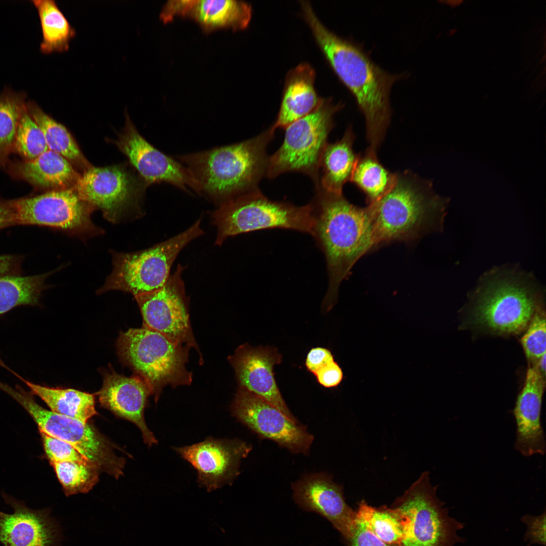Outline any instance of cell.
<instances>
[{
  "instance_id": "obj_1",
  "label": "cell",
  "mask_w": 546,
  "mask_h": 546,
  "mask_svg": "<svg viewBox=\"0 0 546 546\" xmlns=\"http://www.w3.org/2000/svg\"><path fill=\"white\" fill-rule=\"evenodd\" d=\"M300 5L304 18L325 58L355 98L365 118L368 148L377 152L390 121L391 87L403 74L388 73L374 63L357 46L330 31L308 2H302Z\"/></svg>"
},
{
  "instance_id": "obj_2",
  "label": "cell",
  "mask_w": 546,
  "mask_h": 546,
  "mask_svg": "<svg viewBox=\"0 0 546 546\" xmlns=\"http://www.w3.org/2000/svg\"><path fill=\"white\" fill-rule=\"evenodd\" d=\"M315 188L311 203L314 218L311 235L326 258L329 282L323 307L328 310L354 264L378 245L367 206L354 205L343 194Z\"/></svg>"
},
{
  "instance_id": "obj_3",
  "label": "cell",
  "mask_w": 546,
  "mask_h": 546,
  "mask_svg": "<svg viewBox=\"0 0 546 546\" xmlns=\"http://www.w3.org/2000/svg\"><path fill=\"white\" fill-rule=\"evenodd\" d=\"M275 130L271 126L249 140L176 159L195 180L199 194L219 206L258 189L259 181L266 174V148Z\"/></svg>"
},
{
  "instance_id": "obj_4",
  "label": "cell",
  "mask_w": 546,
  "mask_h": 546,
  "mask_svg": "<svg viewBox=\"0 0 546 546\" xmlns=\"http://www.w3.org/2000/svg\"><path fill=\"white\" fill-rule=\"evenodd\" d=\"M448 200L435 193L429 180L410 170L396 173L391 190L367 205L378 246L412 241L440 229Z\"/></svg>"
},
{
  "instance_id": "obj_5",
  "label": "cell",
  "mask_w": 546,
  "mask_h": 546,
  "mask_svg": "<svg viewBox=\"0 0 546 546\" xmlns=\"http://www.w3.org/2000/svg\"><path fill=\"white\" fill-rule=\"evenodd\" d=\"M117 348L120 359L147 383L156 402L165 386L191 383L186 367L190 348L156 331L143 326L121 332Z\"/></svg>"
},
{
  "instance_id": "obj_6",
  "label": "cell",
  "mask_w": 546,
  "mask_h": 546,
  "mask_svg": "<svg viewBox=\"0 0 546 546\" xmlns=\"http://www.w3.org/2000/svg\"><path fill=\"white\" fill-rule=\"evenodd\" d=\"M211 218L217 229L215 244L219 246L230 237L266 229H290L311 235L314 224L311 203L298 206L272 201L259 189L219 205Z\"/></svg>"
},
{
  "instance_id": "obj_7",
  "label": "cell",
  "mask_w": 546,
  "mask_h": 546,
  "mask_svg": "<svg viewBox=\"0 0 546 546\" xmlns=\"http://www.w3.org/2000/svg\"><path fill=\"white\" fill-rule=\"evenodd\" d=\"M428 472H423L391 507L398 515L403 535L399 546H455L466 540L458 532L465 524L449 515L437 496Z\"/></svg>"
},
{
  "instance_id": "obj_8",
  "label": "cell",
  "mask_w": 546,
  "mask_h": 546,
  "mask_svg": "<svg viewBox=\"0 0 546 546\" xmlns=\"http://www.w3.org/2000/svg\"><path fill=\"white\" fill-rule=\"evenodd\" d=\"M343 105L321 99L312 112L288 125L282 145L268 158L266 176L272 179L287 172H300L316 187L321 158L334 126L333 117Z\"/></svg>"
},
{
  "instance_id": "obj_9",
  "label": "cell",
  "mask_w": 546,
  "mask_h": 546,
  "mask_svg": "<svg viewBox=\"0 0 546 546\" xmlns=\"http://www.w3.org/2000/svg\"><path fill=\"white\" fill-rule=\"evenodd\" d=\"M201 219L183 232L148 249L132 253L113 251V269L100 293L110 290L134 296L161 288L169 278L171 267L180 251L203 234Z\"/></svg>"
},
{
  "instance_id": "obj_10",
  "label": "cell",
  "mask_w": 546,
  "mask_h": 546,
  "mask_svg": "<svg viewBox=\"0 0 546 546\" xmlns=\"http://www.w3.org/2000/svg\"><path fill=\"white\" fill-rule=\"evenodd\" d=\"M480 287L474 316L478 324L494 332L519 333L539 309L534 286L517 275L493 274Z\"/></svg>"
},
{
  "instance_id": "obj_11",
  "label": "cell",
  "mask_w": 546,
  "mask_h": 546,
  "mask_svg": "<svg viewBox=\"0 0 546 546\" xmlns=\"http://www.w3.org/2000/svg\"><path fill=\"white\" fill-rule=\"evenodd\" d=\"M6 392L29 413L39 432L68 443L98 471L116 478L123 474L125 460L118 457L109 441L87 422L44 408L20 386H9Z\"/></svg>"
},
{
  "instance_id": "obj_12",
  "label": "cell",
  "mask_w": 546,
  "mask_h": 546,
  "mask_svg": "<svg viewBox=\"0 0 546 546\" xmlns=\"http://www.w3.org/2000/svg\"><path fill=\"white\" fill-rule=\"evenodd\" d=\"M13 203L17 224L55 228L79 236L103 232L90 219L94 208L72 188L13 200Z\"/></svg>"
},
{
  "instance_id": "obj_13",
  "label": "cell",
  "mask_w": 546,
  "mask_h": 546,
  "mask_svg": "<svg viewBox=\"0 0 546 546\" xmlns=\"http://www.w3.org/2000/svg\"><path fill=\"white\" fill-rule=\"evenodd\" d=\"M183 269L178 265L161 288L134 297L142 314L143 326L176 344L198 350L190 322L188 299L181 278Z\"/></svg>"
},
{
  "instance_id": "obj_14",
  "label": "cell",
  "mask_w": 546,
  "mask_h": 546,
  "mask_svg": "<svg viewBox=\"0 0 546 546\" xmlns=\"http://www.w3.org/2000/svg\"><path fill=\"white\" fill-rule=\"evenodd\" d=\"M231 412L260 437L271 440L292 453L308 454L313 436L299 422L291 420L260 397L239 387Z\"/></svg>"
},
{
  "instance_id": "obj_15",
  "label": "cell",
  "mask_w": 546,
  "mask_h": 546,
  "mask_svg": "<svg viewBox=\"0 0 546 546\" xmlns=\"http://www.w3.org/2000/svg\"><path fill=\"white\" fill-rule=\"evenodd\" d=\"M74 189L81 200L100 209L112 223L120 221L132 209L141 210L139 187L119 166L91 167L80 175Z\"/></svg>"
},
{
  "instance_id": "obj_16",
  "label": "cell",
  "mask_w": 546,
  "mask_h": 546,
  "mask_svg": "<svg viewBox=\"0 0 546 546\" xmlns=\"http://www.w3.org/2000/svg\"><path fill=\"white\" fill-rule=\"evenodd\" d=\"M174 449L197 470L199 485L211 491L234 480L239 474L241 460L252 447L239 439L209 437L202 442Z\"/></svg>"
},
{
  "instance_id": "obj_17",
  "label": "cell",
  "mask_w": 546,
  "mask_h": 546,
  "mask_svg": "<svg viewBox=\"0 0 546 546\" xmlns=\"http://www.w3.org/2000/svg\"><path fill=\"white\" fill-rule=\"evenodd\" d=\"M116 144L147 184L167 183L187 192L193 190L199 194L198 186L186 167L151 145L128 116Z\"/></svg>"
},
{
  "instance_id": "obj_18",
  "label": "cell",
  "mask_w": 546,
  "mask_h": 546,
  "mask_svg": "<svg viewBox=\"0 0 546 546\" xmlns=\"http://www.w3.org/2000/svg\"><path fill=\"white\" fill-rule=\"evenodd\" d=\"M275 347L240 346L229 357L239 384L243 388L265 400L287 416L299 422L289 410L276 383L274 367L282 361Z\"/></svg>"
},
{
  "instance_id": "obj_19",
  "label": "cell",
  "mask_w": 546,
  "mask_h": 546,
  "mask_svg": "<svg viewBox=\"0 0 546 546\" xmlns=\"http://www.w3.org/2000/svg\"><path fill=\"white\" fill-rule=\"evenodd\" d=\"M293 498L303 509L318 514L330 521L346 539L355 519L346 503L342 486L327 474L307 475L292 485Z\"/></svg>"
},
{
  "instance_id": "obj_20",
  "label": "cell",
  "mask_w": 546,
  "mask_h": 546,
  "mask_svg": "<svg viewBox=\"0 0 546 546\" xmlns=\"http://www.w3.org/2000/svg\"><path fill=\"white\" fill-rule=\"evenodd\" d=\"M98 394L103 407L138 427L146 444L151 446L158 443L144 418L147 399L152 392L142 379L135 375L128 377L115 372L106 373Z\"/></svg>"
},
{
  "instance_id": "obj_21",
  "label": "cell",
  "mask_w": 546,
  "mask_h": 546,
  "mask_svg": "<svg viewBox=\"0 0 546 546\" xmlns=\"http://www.w3.org/2000/svg\"><path fill=\"white\" fill-rule=\"evenodd\" d=\"M13 512L0 511V542L5 546H56L60 538L56 522L48 510H33L4 496Z\"/></svg>"
},
{
  "instance_id": "obj_22",
  "label": "cell",
  "mask_w": 546,
  "mask_h": 546,
  "mask_svg": "<svg viewBox=\"0 0 546 546\" xmlns=\"http://www.w3.org/2000/svg\"><path fill=\"white\" fill-rule=\"evenodd\" d=\"M544 387L545 378L530 366L513 412L516 424L515 448L527 457L545 453V439L540 418Z\"/></svg>"
},
{
  "instance_id": "obj_23",
  "label": "cell",
  "mask_w": 546,
  "mask_h": 546,
  "mask_svg": "<svg viewBox=\"0 0 546 546\" xmlns=\"http://www.w3.org/2000/svg\"><path fill=\"white\" fill-rule=\"evenodd\" d=\"M315 74L307 63H302L288 72L277 120L273 124L285 129L288 125L312 112L321 99L314 87Z\"/></svg>"
},
{
  "instance_id": "obj_24",
  "label": "cell",
  "mask_w": 546,
  "mask_h": 546,
  "mask_svg": "<svg viewBox=\"0 0 546 546\" xmlns=\"http://www.w3.org/2000/svg\"><path fill=\"white\" fill-rule=\"evenodd\" d=\"M251 17V5L236 0H192L186 16L197 22L206 33L223 28L244 29Z\"/></svg>"
},
{
  "instance_id": "obj_25",
  "label": "cell",
  "mask_w": 546,
  "mask_h": 546,
  "mask_svg": "<svg viewBox=\"0 0 546 546\" xmlns=\"http://www.w3.org/2000/svg\"><path fill=\"white\" fill-rule=\"evenodd\" d=\"M355 139L350 125L340 140L328 143L321 160L322 175L315 187L328 192L343 194V187L350 181L359 157V154L355 153L353 149Z\"/></svg>"
},
{
  "instance_id": "obj_26",
  "label": "cell",
  "mask_w": 546,
  "mask_h": 546,
  "mask_svg": "<svg viewBox=\"0 0 546 546\" xmlns=\"http://www.w3.org/2000/svg\"><path fill=\"white\" fill-rule=\"evenodd\" d=\"M16 170L32 184L57 190L74 187L80 176L68 160L50 150L34 159L18 164Z\"/></svg>"
},
{
  "instance_id": "obj_27",
  "label": "cell",
  "mask_w": 546,
  "mask_h": 546,
  "mask_svg": "<svg viewBox=\"0 0 546 546\" xmlns=\"http://www.w3.org/2000/svg\"><path fill=\"white\" fill-rule=\"evenodd\" d=\"M29 388L30 393L41 398L52 412L84 422L97 414L94 394L74 389L49 387L18 377Z\"/></svg>"
},
{
  "instance_id": "obj_28",
  "label": "cell",
  "mask_w": 546,
  "mask_h": 546,
  "mask_svg": "<svg viewBox=\"0 0 546 546\" xmlns=\"http://www.w3.org/2000/svg\"><path fill=\"white\" fill-rule=\"evenodd\" d=\"M31 2L37 10L41 26V52L49 54L67 51L76 32L56 2L33 0Z\"/></svg>"
},
{
  "instance_id": "obj_29",
  "label": "cell",
  "mask_w": 546,
  "mask_h": 546,
  "mask_svg": "<svg viewBox=\"0 0 546 546\" xmlns=\"http://www.w3.org/2000/svg\"><path fill=\"white\" fill-rule=\"evenodd\" d=\"M396 173L386 168L379 161L377 152L368 148L359 154L350 179L366 195L367 204L376 202L393 186Z\"/></svg>"
},
{
  "instance_id": "obj_30",
  "label": "cell",
  "mask_w": 546,
  "mask_h": 546,
  "mask_svg": "<svg viewBox=\"0 0 546 546\" xmlns=\"http://www.w3.org/2000/svg\"><path fill=\"white\" fill-rule=\"evenodd\" d=\"M27 109L42 131L50 150L62 155L71 164L85 171L91 167L65 127L49 116L33 102L27 103Z\"/></svg>"
},
{
  "instance_id": "obj_31",
  "label": "cell",
  "mask_w": 546,
  "mask_h": 546,
  "mask_svg": "<svg viewBox=\"0 0 546 546\" xmlns=\"http://www.w3.org/2000/svg\"><path fill=\"white\" fill-rule=\"evenodd\" d=\"M52 273L30 276H0V315L20 305H36L45 281Z\"/></svg>"
},
{
  "instance_id": "obj_32",
  "label": "cell",
  "mask_w": 546,
  "mask_h": 546,
  "mask_svg": "<svg viewBox=\"0 0 546 546\" xmlns=\"http://www.w3.org/2000/svg\"><path fill=\"white\" fill-rule=\"evenodd\" d=\"M26 96L7 87L0 93V164L5 163L14 146L21 116L27 108Z\"/></svg>"
},
{
  "instance_id": "obj_33",
  "label": "cell",
  "mask_w": 546,
  "mask_h": 546,
  "mask_svg": "<svg viewBox=\"0 0 546 546\" xmlns=\"http://www.w3.org/2000/svg\"><path fill=\"white\" fill-rule=\"evenodd\" d=\"M355 517L384 542L399 546L402 527L398 515L391 507L374 508L363 500L355 512Z\"/></svg>"
},
{
  "instance_id": "obj_34",
  "label": "cell",
  "mask_w": 546,
  "mask_h": 546,
  "mask_svg": "<svg viewBox=\"0 0 546 546\" xmlns=\"http://www.w3.org/2000/svg\"><path fill=\"white\" fill-rule=\"evenodd\" d=\"M51 465L67 496L87 493L98 481L99 471L90 464L62 462Z\"/></svg>"
},
{
  "instance_id": "obj_35",
  "label": "cell",
  "mask_w": 546,
  "mask_h": 546,
  "mask_svg": "<svg viewBox=\"0 0 546 546\" xmlns=\"http://www.w3.org/2000/svg\"><path fill=\"white\" fill-rule=\"evenodd\" d=\"M14 146L27 160L34 159L49 150L42 131L27 108L20 120Z\"/></svg>"
},
{
  "instance_id": "obj_36",
  "label": "cell",
  "mask_w": 546,
  "mask_h": 546,
  "mask_svg": "<svg viewBox=\"0 0 546 546\" xmlns=\"http://www.w3.org/2000/svg\"><path fill=\"white\" fill-rule=\"evenodd\" d=\"M528 325L521 339V344L527 357L534 365L545 354L546 332L544 314L538 309Z\"/></svg>"
},
{
  "instance_id": "obj_37",
  "label": "cell",
  "mask_w": 546,
  "mask_h": 546,
  "mask_svg": "<svg viewBox=\"0 0 546 546\" xmlns=\"http://www.w3.org/2000/svg\"><path fill=\"white\" fill-rule=\"evenodd\" d=\"M40 434L46 454L51 464L75 462L91 464L68 443L42 432H40Z\"/></svg>"
},
{
  "instance_id": "obj_38",
  "label": "cell",
  "mask_w": 546,
  "mask_h": 546,
  "mask_svg": "<svg viewBox=\"0 0 546 546\" xmlns=\"http://www.w3.org/2000/svg\"><path fill=\"white\" fill-rule=\"evenodd\" d=\"M545 510L538 516L527 514L521 518L527 526L524 538L528 542V546L533 544L545 545Z\"/></svg>"
},
{
  "instance_id": "obj_39",
  "label": "cell",
  "mask_w": 546,
  "mask_h": 546,
  "mask_svg": "<svg viewBox=\"0 0 546 546\" xmlns=\"http://www.w3.org/2000/svg\"><path fill=\"white\" fill-rule=\"evenodd\" d=\"M346 540L347 546H397L381 540L356 517L354 526Z\"/></svg>"
},
{
  "instance_id": "obj_40",
  "label": "cell",
  "mask_w": 546,
  "mask_h": 546,
  "mask_svg": "<svg viewBox=\"0 0 546 546\" xmlns=\"http://www.w3.org/2000/svg\"><path fill=\"white\" fill-rule=\"evenodd\" d=\"M313 374L319 384L326 388L337 386L341 383L343 377L342 369L334 360L324 366Z\"/></svg>"
},
{
  "instance_id": "obj_41",
  "label": "cell",
  "mask_w": 546,
  "mask_h": 546,
  "mask_svg": "<svg viewBox=\"0 0 546 546\" xmlns=\"http://www.w3.org/2000/svg\"><path fill=\"white\" fill-rule=\"evenodd\" d=\"M334 360V356L328 349L315 347L312 348L308 353L305 360V366L309 372L314 374Z\"/></svg>"
},
{
  "instance_id": "obj_42",
  "label": "cell",
  "mask_w": 546,
  "mask_h": 546,
  "mask_svg": "<svg viewBox=\"0 0 546 546\" xmlns=\"http://www.w3.org/2000/svg\"><path fill=\"white\" fill-rule=\"evenodd\" d=\"M191 0H172L164 5L160 14V19L164 23L173 20L175 17H186Z\"/></svg>"
},
{
  "instance_id": "obj_43",
  "label": "cell",
  "mask_w": 546,
  "mask_h": 546,
  "mask_svg": "<svg viewBox=\"0 0 546 546\" xmlns=\"http://www.w3.org/2000/svg\"><path fill=\"white\" fill-rule=\"evenodd\" d=\"M16 224L13 201H0V229Z\"/></svg>"
},
{
  "instance_id": "obj_44",
  "label": "cell",
  "mask_w": 546,
  "mask_h": 546,
  "mask_svg": "<svg viewBox=\"0 0 546 546\" xmlns=\"http://www.w3.org/2000/svg\"><path fill=\"white\" fill-rule=\"evenodd\" d=\"M19 259L12 255H0V276L10 275L18 267Z\"/></svg>"
},
{
  "instance_id": "obj_45",
  "label": "cell",
  "mask_w": 546,
  "mask_h": 546,
  "mask_svg": "<svg viewBox=\"0 0 546 546\" xmlns=\"http://www.w3.org/2000/svg\"><path fill=\"white\" fill-rule=\"evenodd\" d=\"M0 366L4 368H5V369H7V370H9L10 372L12 373L15 376H17L18 374L16 373H15V372H14L13 370H11L8 366H7L1 358H0Z\"/></svg>"
}]
</instances>
